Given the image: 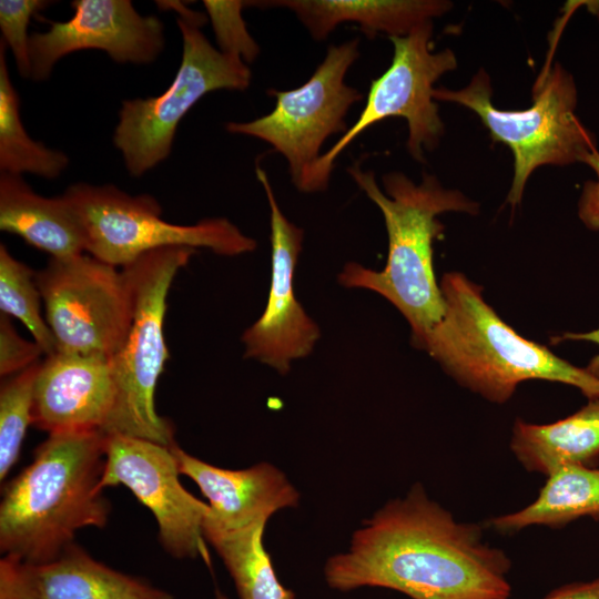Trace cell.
Segmentation results:
<instances>
[{
  "label": "cell",
  "instance_id": "cell-1",
  "mask_svg": "<svg viewBox=\"0 0 599 599\" xmlns=\"http://www.w3.org/2000/svg\"><path fill=\"white\" fill-rule=\"evenodd\" d=\"M510 560L483 540L477 524L459 522L420 484L385 504L324 565L338 591L378 587L410 599H508Z\"/></svg>",
  "mask_w": 599,
  "mask_h": 599
},
{
  "label": "cell",
  "instance_id": "cell-2",
  "mask_svg": "<svg viewBox=\"0 0 599 599\" xmlns=\"http://www.w3.org/2000/svg\"><path fill=\"white\" fill-rule=\"evenodd\" d=\"M101 430L49 434L0 502V550L24 562L58 558L84 527L103 528L111 506L99 490L105 465Z\"/></svg>",
  "mask_w": 599,
  "mask_h": 599
},
{
  "label": "cell",
  "instance_id": "cell-3",
  "mask_svg": "<svg viewBox=\"0 0 599 599\" xmlns=\"http://www.w3.org/2000/svg\"><path fill=\"white\" fill-rule=\"evenodd\" d=\"M357 186L380 210L388 235V255L382 271L349 262L338 275L347 288L378 293L390 302L412 328V342L420 348L441 321L445 301L434 271V240L445 226L437 215L445 212L477 214L478 203L457 190L445 189L435 175L423 173L419 184L402 172L382 176L384 192L372 171L359 163L347 167Z\"/></svg>",
  "mask_w": 599,
  "mask_h": 599
},
{
  "label": "cell",
  "instance_id": "cell-4",
  "mask_svg": "<svg viewBox=\"0 0 599 599\" xmlns=\"http://www.w3.org/2000/svg\"><path fill=\"white\" fill-rule=\"evenodd\" d=\"M439 286L445 313L420 349L461 386L502 404L519 383L544 379L575 386L589 399H599L598 378L520 336L464 274L446 273Z\"/></svg>",
  "mask_w": 599,
  "mask_h": 599
},
{
  "label": "cell",
  "instance_id": "cell-5",
  "mask_svg": "<svg viewBox=\"0 0 599 599\" xmlns=\"http://www.w3.org/2000/svg\"><path fill=\"white\" fill-rule=\"evenodd\" d=\"M194 253L191 247H163L122 267L132 298V321L124 343L110 358L116 396L103 428L106 435L138 437L167 447L175 444L173 425L158 414L154 398L169 358L166 297L175 275Z\"/></svg>",
  "mask_w": 599,
  "mask_h": 599
},
{
  "label": "cell",
  "instance_id": "cell-6",
  "mask_svg": "<svg viewBox=\"0 0 599 599\" xmlns=\"http://www.w3.org/2000/svg\"><path fill=\"white\" fill-rule=\"evenodd\" d=\"M488 73L480 69L460 90L438 88L436 101L464 105L475 112L494 142L507 145L514 156V177L507 195L520 203L530 174L542 165H569L597 149L596 138L579 120L572 75L556 63L542 70L532 87L534 103L526 110H500L491 101Z\"/></svg>",
  "mask_w": 599,
  "mask_h": 599
},
{
  "label": "cell",
  "instance_id": "cell-7",
  "mask_svg": "<svg viewBox=\"0 0 599 599\" xmlns=\"http://www.w3.org/2000/svg\"><path fill=\"white\" fill-rule=\"evenodd\" d=\"M175 10L182 37V58L174 80L160 95L124 100L113 133L132 176H142L171 154L177 125L205 94L215 90L244 91L252 72L241 59L214 48L201 28L207 16L181 1H156Z\"/></svg>",
  "mask_w": 599,
  "mask_h": 599
},
{
  "label": "cell",
  "instance_id": "cell-8",
  "mask_svg": "<svg viewBox=\"0 0 599 599\" xmlns=\"http://www.w3.org/2000/svg\"><path fill=\"white\" fill-rule=\"evenodd\" d=\"M62 196L80 222L85 252L115 267L163 247H204L217 255L236 256L257 245L225 217L203 219L193 225L170 223L162 217L155 197L130 195L112 184L79 182Z\"/></svg>",
  "mask_w": 599,
  "mask_h": 599
},
{
  "label": "cell",
  "instance_id": "cell-9",
  "mask_svg": "<svg viewBox=\"0 0 599 599\" xmlns=\"http://www.w3.org/2000/svg\"><path fill=\"white\" fill-rule=\"evenodd\" d=\"M433 20L425 21L404 37H390L394 54L390 65L373 80L363 111L348 130L312 169L301 192L326 190L334 163L343 150L362 132L390 116L407 121V150L418 162L424 151H432L444 134V123L434 99V83L457 68L450 49L433 51Z\"/></svg>",
  "mask_w": 599,
  "mask_h": 599
},
{
  "label": "cell",
  "instance_id": "cell-10",
  "mask_svg": "<svg viewBox=\"0 0 599 599\" xmlns=\"http://www.w3.org/2000/svg\"><path fill=\"white\" fill-rule=\"evenodd\" d=\"M359 40L329 45L324 60L301 87L271 89L274 109L255 120L227 122L225 130L268 143L286 160L293 184L302 191L322 156L324 142L348 130L346 114L363 94L345 82L348 69L359 57Z\"/></svg>",
  "mask_w": 599,
  "mask_h": 599
},
{
  "label": "cell",
  "instance_id": "cell-11",
  "mask_svg": "<svg viewBox=\"0 0 599 599\" xmlns=\"http://www.w3.org/2000/svg\"><path fill=\"white\" fill-rule=\"evenodd\" d=\"M35 281L57 352L111 358L132 321L131 293L121 271L91 255L50 257Z\"/></svg>",
  "mask_w": 599,
  "mask_h": 599
},
{
  "label": "cell",
  "instance_id": "cell-12",
  "mask_svg": "<svg viewBox=\"0 0 599 599\" xmlns=\"http://www.w3.org/2000/svg\"><path fill=\"white\" fill-rule=\"evenodd\" d=\"M179 475L171 447L138 437L106 435L99 490L125 486L154 516L166 552L177 559L201 557L211 566L203 535L210 506L184 489Z\"/></svg>",
  "mask_w": 599,
  "mask_h": 599
},
{
  "label": "cell",
  "instance_id": "cell-13",
  "mask_svg": "<svg viewBox=\"0 0 599 599\" xmlns=\"http://www.w3.org/2000/svg\"><path fill=\"white\" fill-rule=\"evenodd\" d=\"M67 21H47L44 32L30 34V79H48L63 57L95 49L118 63L148 64L165 47L162 20L140 14L130 0H74Z\"/></svg>",
  "mask_w": 599,
  "mask_h": 599
},
{
  "label": "cell",
  "instance_id": "cell-14",
  "mask_svg": "<svg viewBox=\"0 0 599 599\" xmlns=\"http://www.w3.org/2000/svg\"><path fill=\"white\" fill-rule=\"evenodd\" d=\"M255 173L270 205L272 277L263 314L242 336L244 356L286 374L294 361L312 353L321 332L294 294L303 230L281 211L265 170L257 164Z\"/></svg>",
  "mask_w": 599,
  "mask_h": 599
},
{
  "label": "cell",
  "instance_id": "cell-15",
  "mask_svg": "<svg viewBox=\"0 0 599 599\" xmlns=\"http://www.w3.org/2000/svg\"><path fill=\"white\" fill-rule=\"evenodd\" d=\"M115 396L109 358L55 352L41 362L35 377L32 425L49 434L103 432Z\"/></svg>",
  "mask_w": 599,
  "mask_h": 599
},
{
  "label": "cell",
  "instance_id": "cell-16",
  "mask_svg": "<svg viewBox=\"0 0 599 599\" xmlns=\"http://www.w3.org/2000/svg\"><path fill=\"white\" fill-rule=\"evenodd\" d=\"M0 599H174L148 581L92 558L75 542L58 558L32 564L3 556Z\"/></svg>",
  "mask_w": 599,
  "mask_h": 599
},
{
  "label": "cell",
  "instance_id": "cell-17",
  "mask_svg": "<svg viewBox=\"0 0 599 599\" xmlns=\"http://www.w3.org/2000/svg\"><path fill=\"white\" fill-rule=\"evenodd\" d=\"M171 449L180 474L191 478L209 500L203 531L238 530L268 520L278 510L298 506V490L271 463L233 470L205 463L176 444Z\"/></svg>",
  "mask_w": 599,
  "mask_h": 599
},
{
  "label": "cell",
  "instance_id": "cell-18",
  "mask_svg": "<svg viewBox=\"0 0 599 599\" xmlns=\"http://www.w3.org/2000/svg\"><path fill=\"white\" fill-rule=\"evenodd\" d=\"M260 8H286L316 41L326 39L341 23L354 22L368 38L377 33L404 37L425 21L449 11L445 0H270L251 1Z\"/></svg>",
  "mask_w": 599,
  "mask_h": 599
},
{
  "label": "cell",
  "instance_id": "cell-19",
  "mask_svg": "<svg viewBox=\"0 0 599 599\" xmlns=\"http://www.w3.org/2000/svg\"><path fill=\"white\" fill-rule=\"evenodd\" d=\"M0 230L53 258L85 252L82 227L67 200L35 193L21 175L0 173Z\"/></svg>",
  "mask_w": 599,
  "mask_h": 599
},
{
  "label": "cell",
  "instance_id": "cell-20",
  "mask_svg": "<svg viewBox=\"0 0 599 599\" xmlns=\"http://www.w3.org/2000/svg\"><path fill=\"white\" fill-rule=\"evenodd\" d=\"M510 448L528 471L549 476L566 465L595 468L599 464V399L551 424L517 419Z\"/></svg>",
  "mask_w": 599,
  "mask_h": 599
},
{
  "label": "cell",
  "instance_id": "cell-21",
  "mask_svg": "<svg viewBox=\"0 0 599 599\" xmlns=\"http://www.w3.org/2000/svg\"><path fill=\"white\" fill-rule=\"evenodd\" d=\"M538 497L516 512L494 517L488 526L514 534L529 526L561 528L581 517L599 520V468L566 465L552 471Z\"/></svg>",
  "mask_w": 599,
  "mask_h": 599
},
{
  "label": "cell",
  "instance_id": "cell-22",
  "mask_svg": "<svg viewBox=\"0 0 599 599\" xmlns=\"http://www.w3.org/2000/svg\"><path fill=\"white\" fill-rule=\"evenodd\" d=\"M268 520L234 531L204 530L227 569L240 599H296L278 579L264 546Z\"/></svg>",
  "mask_w": 599,
  "mask_h": 599
},
{
  "label": "cell",
  "instance_id": "cell-23",
  "mask_svg": "<svg viewBox=\"0 0 599 599\" xmlns=\"http://www.w3.org/2000/svg\"><path fill=\"white\" fill-rule=\"evenodd\" d=\"M7 45L0 41V171L55 179L69 165V156L28 135L21 116L20 99L13 87L6 59Z\"/></svg>",
  "mask_w": 599,
  "mask_h": 599
},
{
  "label": "cell",
  "instance_id": "cell-24",
  "mask_svg": "<svg viewBox=\"0 0 599 599\" xmlns=\"http://www.w3.org/2000/svg\"><path fill=\"white\" fill-rule=\"evenodd\" d=\"M35 273L0 244V311L21 321L47 356L57 352L52 331L40 312Z\"/></svg>",
  "mask_w": 599,
  "mask_h": 599
},
{
  "label": "cell",
  "instance_id": "cell-25",
  "mask_svg": "<svg viewBox=\"0 0 599 599\" xmlns=\"http://www.w3.org/2000/svg\"><path fill=\"white\" fill-rule=\"evenodd\" d=\"M41 361L7 377L0 388V480L17 463L32 424L33 388Z\"/></svg>",
  "mask_w": 599,
  "mask_h": 599
},
{
  "label": "cell",
  "instance_id": "cell-26",
  "mask_svg": "<svg viewBox=\"0 0 599 599\" xmlns=\"http://www.w3.org/2000/svg\"><path fill=\"white\" fill-rule=\"evenodd\" d=\"M203 6L211 21L219 50L224 54L241 59L246 64L260 53V47L247 31L242 10L251 1L204 0Z\"/></svg>",
  "mask_w": 599,
  "mask_h": 599
},
{
  "label": "cell",
  "instance_id": "cell-27",
  "mask_svg": "<svg viewBox=\"0 0 599 599\" xmlns=\"http://www.w3.org/2000/svg\"><path fill=\"white\" fill-rule=\"evenodd\" d=\"M50 4L45 0H1L0 29L2 41L10 48L22 78H30V34L28 26L33 16Z\"/></svg>",
  "mask_w": 599,
  "mask_h": 599
},
{
  "label": "cell",
  "instance_id": "cell-28",
  "mask_svg": "<svg viewBox=\"0 0 599 599\" xmlns=\"http://www.w3.org/2000/svg\"><path fill=\"white\" fill-rule=\"evenodd\" d=\"M44 354L35 343L22 338L12 326L8 315L0 314V376L16 375L35 363Z\"/></svg>",
  "mask_w": 599,
  "mask_h": 599
},
{
  "label": "cell",
  "instance_id": "cell-29",
  "mask_svg": "<svg viewBox=\"0 0 599 599\" xmlns=\"http://www.w3.org/2000/svg\"><path fill=\"white\" fill-rule=\"evenodd\" d=\"M582 163L589 165L596 173V181H587L578 203V214L583 224L593 231H599V151L588 153Z\"/></svg>",
  "mask_w": 599,
  "mask_h": 599
},
{
  "label": "cell",
  "instance_id": "cell-30",
  "mask_svg": "<svg viewBox=\"0 0 599 599\" xmlns=\"http://www.w3.org/2000/svg\"><path fill=\"white\" fill-rule=\"evenodd\" d=\"M542 599H599V577L591 581L560 586Z\"/></svg>",
  "mask_w": 599,
  "mask_h": 599
},
{
  "label": "cell",
  "instance_id": "cell-31",
  "mask_svg": "<svg viewBox=\"0 0 599 599\" xmlns=\"http://www.w3.org/2000/svg\"><path fill=\"white\" fill-rule=\"evenodd\" d=\"M588 341L599 345V327L588 333H565L561 336L551 338V344H558L562 341ZM586 370L599 379V354H597L588 364Z\"/></svg>",
  "mask_w": 599,
  "mask_h": 599
},
{
  "label": "cell",
  "instance_id": "cell-32",
  "mask_svg": "<svg viewBox=\"0 0 599 599\" xmlns=\"http://www.w3.org/2000/svg\"><path fill=\"white\" fill-rule=\"evenodd\" d=\"M590 13H592L599 22V0L582 1Z\"/></svg>",
  "mask_w": 599,
  "mask_h": 599
},
{
  "label": "cell",
  "instance_id": "cell-33",
  "mask_svg": "<svg viewBox=\"0 0 599 599\" xmlns=\"http://www.w3.org/2000/svg\"><path fill=\"white\" fill-rule=\"evenodd\" d=\"M215 599H229V598L223 592L217 590L215 593Z\"/></svg>",
  "mask_w": 599,
  "mask_h": 599
}]
</instances>
